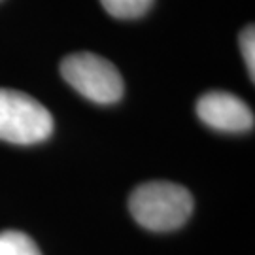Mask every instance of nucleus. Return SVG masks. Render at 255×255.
I'll return each mask as SVG.
<instances>
[{"instance_id":"obj_1","label":"nucleus","mask_w":255,"mask_h":255,"mask_svg":"<svg viewBox=\"0 0 255 255\" xmlns=\"http://www.w3.org/2000/svg\"><path fill=\"white\" fill-rule=\"evenodd\" d=\"M128 210L142 227L157 233L180 229L193 212V197L183 185L147 182L130 193Z\"/></svg>"},{"instance_id":"obj_6","label":"nucleus","mask_w":255,"mask_h":255,"mask_svg":"<svg viewBox=\"0 0 255 255\" xmlns=\"http://www.w3.org/2000/svg\"><path fill=\"white\" fill-rule=\"evenodd\" d=\"M104 9L118 19L142 17L151 8L153 0H101Z\"/></svg>"},{"instance_id":"obj_2","label":"nucleus","mask_w":255,"mask_h":255,"mask_svg":"<svg viewBox=\"0 0 255 255\" xmlns=\"http://www.w3.org/2000/svg\"><path fill=\"white\" fill-rule=\"evenodd\" d=\"M53 118L36 99L21 91L0 89V140L11 144H38L51 136Z\"/></svg>"},{"instance_id":"obj_5","label":"nucleus","mask_w":255,"mask_h":255,"mask_svg":"<svg viewBox=\"0 0 255 255\" xmlns=\"http://www.w3.org/2000/svg\"><path fill=\"white\" fill-rule=\"evenodd\" d=\"M0 255H42L34 240L19 231L0 233Z\"/></svg>"},{"instance_id":"obj_3","label":"nucleus","mask_w":255,"mask_h":255,"mask_svg":"<svg viewBox=\"0 0 255 255\" xmlns=\"http://www.w3.org/2000/svg\"><path fill=\"white\" fill-rule=\"evenodd\" d=\"M61 74L82 97L97 104H114L123 97L125 85L119 70L101 55L80 51L64 57Z\"/></svg>"},{"instance_id":"obj_7","label":"nucleus","mask_w":255,"mask_h":255,"mask_svg":"<svg viewBox=\"0 0 255 255\" xmlns=\"http://www.w3.org/2000/svg\"><path fill=\"white\" fill-rule=\"evenodd\" d=\"M255 30L254 25H250L248 28L242 30L240 34V51H242V57H244V63H246V68L250 76L255 78Z\"/></svg>"},{"instance_id":"obj_4","label":"nucleus","mask_w":255,"mask_h":255,"mask_svg":"<svg viewBox=\"0 0 255 255\" xmlns=\"http://www.w3.org/2000/svg\"><path fill=\"white\" fill-rule=\"evenodd\" d=\"M197 116L208 127L223 132H246L254 128V112L233 93L210 91L197 102Z\"/></svg>"}]
</instances>
